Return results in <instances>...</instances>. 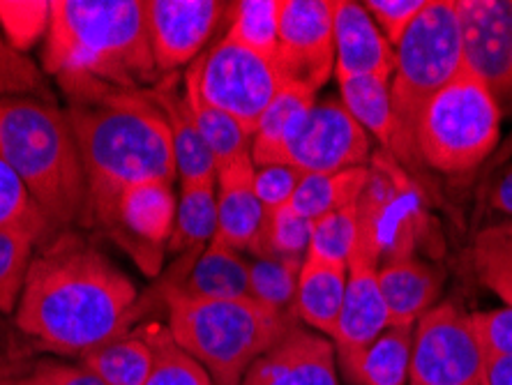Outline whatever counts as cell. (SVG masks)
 Returning <instances> with one entry per match:
<instances>
[{
  "instance_id": "1",
  "label": "cell",
  "mask_w": 512,
  "mask_h": 385,
  "mask_svg": "<svg viewBox=\"0 0 512 385\" xmlns=\"http://www.w3.org/2000/svg\"><path fill=\"white\" fill-rule=\"evenodd\" d=\"M137 289L123 270L86 240L60 233L30 263L17 326L42 349L84 356L130 330Z\"/></svg>"
},
{
  "instance_id": "2",
  "label": "cell",
  "mask_w": 512,
  "mask_h": 385,
  "mask_svg": "<svg viewBox=\"0 0 512 385\" xmlns=\"http://www.w3.org/2000/svg\"><path fill=\"white\" fill-rule=\"evenodd\" d=\"M88 183L90 224L107 226L127 187L178 176L171 132L148 88L63 86Z\"/></svg>"
},
{
  "instance_id": "3",
  "label": "cell",
  "mask_w": 512,
  "mask_h": 385,
  "mask_svg": "<svg viewBox=\"0 0 512 385\" xmlns=\"http://www.w3.org/2000/svg\"><path fill=\"white\" fill-rule=\"evenodd\" d=\"M60 88L100 83L143 90L157 79L143 0H54L42 49Z\"/></svg>"
},
{
  "instance_id": "4",
  "label": "cell",
  "mask_w": 512,
  "mask_h": 385,
  "mask_svg": "<svg viewBox=\"0 0 512 385\" xmlns=\"http://www.w3.org/2000/svg\"><path fill=\"white\" fill-rule=\"evenodd\" d=\"M0 160L21 178L54 229L90 226L88 183L70 116L30 95L0 97Z\"/></svg>"
},
{
  "instance_id": "5",
  "label": "cell",
  "mask_w": 512,
  "mask_h": 385,
  "mask_svg": "<svg viewBox=\"0 0 512 385\" xmlns=\"http://www.w3.org/2000/svg\"><path fill=\"white\" fill-rule=\"evenodd\" d=\"M169 332L180 349L199 360L215 385H240L256 360L296 326V314L254 298H194L176 284L164 289Z\"/></svg>"
},
{
  "instance_id": "6",
  "label": "cell",
  "mask_w": 512,
  "mask_h": 385,
  "mask_svg": "<svg viewBox=\"0 0 512 385\" xmlns=\"http://www.w3.org/2000/svg\"><path fill=\"white\" fill-rule=\"evenodd\" d=\"M395 58L390 79L395 116L393 150L411 157L420 111L464 67L457 0H427L425 10L395 47Z\"/></svg>"
},
{
  "instance_id": "7",
  "label": "cell",
  "mask_w": 512,
  "mask_h": 385,
  "mask_svg": "<svg viewBox=\"0 0 512 385\" xmlns=\"http://www.w3.org/2000/svg\"><path fill=\"white\" fill-rule=\"evenodd\" d=\"M499 130V100L462 67L420 111L413 155L441 173H469L492 153Z\"/></svg>"
},
{
  "instance_id": "8",
  "label": "cell",
  "mask_w": 512,
  "mask_h": 385,
  "mask_svg": "<svg viewBox=\"0 0 512 385\" xmlns=\"http://www.w3.org/2000/svg\"><path fill=\"white\" fill-rule=\"evenodd\" d=\"M185 74L199 88L203 100L236 118L250 134L282 88L280 74L270 60L224 37L220 44L194 60Z\"/></svg>"
},
{
  "instance_id": "9",
  "label": "cell",
  "mask_w": 512,
  "mask_h": 385,
  "mask_svg": "<svg viewBox=\"0 0 512 385\" xmlns=\"http://www.w3.org/2000/svg\"><path fill=\"white\" fill-rule=\"evenodd\" d=\"M487 362L469 316L455 305H434L413 330L411 385H485Z\"/></svg>"
},
{
  "instance_id": "10",
  "label": "cell",
  "mask_w": 512,
  "mask_h": 385,
  "mask_svg": "<svg viewBox=\"0 0 512 385\" xmlns=\"http://www.w3.org/2000/svg\"><path fill=\"white\" fill-rule=\"evenodd\" d=\"M335 0H282L275 70L282 83L316 95L335 74Z\"/></svg>"
},
{
  "instance_id": "11",
  "label": "cell",
  "mask_w": 512,
  "mask_h": 385,
  "mask_svg": "<svg viewBox=\"0 0 512 385\" xmlns=\"http://www.w3.org/2000/svg\"><path fill=\"white\" fill-rule=\"evenodd\" d=\"M176 208L171 183L148 180L132 185L120 194L104 231L137 261L143 273L157 275L176 222Z\"/></svg>"
},
{
  "instance_id": "12",
  "label": "cell",
  "mask_w": 512,
  "mask_h": 385,
  "mask_svg": "<svg viewBox=\"0 0 512 385\" xmlns=\"http://www.w3.org/2000/svg\"><path fill=\"white\" fill-rule=\"evenodd\" d=\"M379 259V243L358 229L356 247L346 263L342 312L333 332V344L344 362L356 358L390 328L388 307L379 286Z\"/></svg>"
},
{
  "instance_id": "13",
  "label": "cell",
  "mask_w": 512,
  "mask_h": 385,
  "mask_svg": "<svg viewBox=\"0 0 512 385\" xmlns=\"http://www.w3.org/2000/svg\"><path fill=\"white\" fill-rule=\"evenodd\" d=\"M372 141L342 102L314 104L286 148V162L303 173H335L370 160Z\"/></svg>"
},
{
  "instance_id": "14",
  "label": "cell",
  "mask_w": 512,
  "mask_h": 385,
  "mask_svg": "<svg viewBox=\"0 0 512 385\" xmlns=\"http://www.w3.org/2000/svg\"><path fill=\"white\" fill-rule=\"evenodd\" d=\"M464 70L496 100L512 95V0H457Z\"/></svg>"
},
{
  "instance_id": "15",
  "label": "cell",
  "mask_w": 512,
  "mask_h": 385,
  "mask_svg": "<svg viewBox=\"0 0 512 385\" xmlns=\"http://www.w3.org/2000/svg\"><path fill=\"white\" fill-rule=\"evenodd\" d=\"M224 12L217 0H146L150 49L157 74L192 65Z\"/></svg>"
},
{
  "instance_id": "16",
  "label": "cell",
  "mask_w": 512,
  "mask_h": 385,
  "mask_svg": "<svg viewBox=\"0 0 512 385\" xmlns=\"http://www.w3.org/2000/svg\"><path fill=\"white\" fill-rule=\"evenodd\" d=\"M240 385H340L333 344L293 326L247 369Z\"/></svg>"
},
{
  "instance_id": "17",
  "label": "cell",
  "mask_w": 512,
  "mask_h": 385,
  "mask_svg": "<svg viewBox=\"0 0 512 385\" xmlns=\"http://www.w3.org/2000/svg\"><path fill=\"white\" fill-rule=\"evenodd\" d=\"M335 77L393 79L395 49L374 24L370 12L356 0H335Z\"/></svg>"
},
{
  "instance_id": "18",
  "label": "cell",
  "mask_w": 512,
  "mask_h": 385,
  "mask_svg": "<svg viewBox=\"0 0 512 385\" xmlns=\"http://www.w3.org/2000/svg\"><path fill=\"white\" fill-rule=\"evenodd\" d=\"M254 171L252 155L217 169V233L213 240L233 252H250L263 222V208L254 192Z\"/></svg>"
},
{
  "instance_id": "19",
  "label": "cell",
  "mask_w": 512,
  "mask_h": 385,
  "mask_svg": "<svg viewBox=\"0 0 512 385\" xmlns=\"http://www.w3.org/2000/svg\"><path fill=\"white\" fill-rule=\"evenodd\" d=\"M381 296L386 300L390 326L413 328L434 307L441 279L427 263L411 256H395L379 266Z\"/></svg>"
},
{
  "instance_id": "20",
  "label": "cell",
  "mask_w": 512,
  "mask_h": 385,
  "mask_svg": "<svg viewBox=\"0 0 512 385\" xmlns=\"http://www.w3.org/2000/svg\"><path fill=\"white\" fill-rule=\"evenodd\" d=\"M148 93L164 113V120L169 125L180 185L199 183V180H215L217 164L206 148V143H203L197 125H194L185 90L180 93L176 79H167L148 88Z\"/></svg>"
},
{
  "instance_id": "21",
  "label": "cell",
  "mask_w": 512,
  "mask_h": 385,
  "mask_svg": "<svg viewBox=\"0 0 512 385\" xmlns=\"http://www.w3.org/2000/svg\"><path fill=\"white\" fill-rule=\"evenodd\" d=\"M314 104V93L310 90L282 83L275 100L261 113L252 132L250 155L256 169L286 162V148L298 134Z\"/></svg>"
},
{
  "instance_id": "22",
  "label": "cell",
  "mask_w": 512,
  "mask_h": 385,
  "mask_svg": "<svg viewBox=\"0 0 512 385\" xmlns=\"http://www.w3.org/2000/svg\"><path fill=\"white\" fill-rule=\"evenodd\" d=\"M346 291V266L344 263L321 261L305 254L298 275L296 291V316L307 326L319 330L321 335L333 339V332L340 319Z\"/></svg>"
},
{
  "instance_id": "23",
  "label": "cell",
  "mask_w": 512,
  "mask_h": 385,
  "mask_svg": "<svg viewBox=\"0 0 512 385\" xmlns=\"http://www.w3.org/2000/svg\"><path fill=\"white\" fill-rule=\"evenodd\" d=\"M153 360V344L143 326L127 330L79 358L81 365L107 385H146Z\"/></svg>"
},
{
  "instance_id": "24",
  "label": "cell",
  "mask_w": 512,
  "mask_h": 385,
  "mask_svg": "<svg viewBox=\"0 0 512 385\" xmlns=\"http://www.w3.org/2000/svg\"><path fill=\"white\" fill-rule=\"evenodd\" d=\"M176 286L194 298H247L250 296V263L240 252H233L213 240L194 261L187 282Z\"/></svg>"
},
{
  "instance_id": "25",
  "label": "cell",
  "mask_w": 512,
  "mask_h": 385,
  "mask_svg": "<svg viewBox=\"0 0 512 385\" xmlns=\"http://www.w3.org/2000/svg\"><path fill=\"white\" fill-rule=\"evenodd\" d=\"M370 173L367 166H353L335 173H305L289 206L307 220H319L333 210L360 201Z\"/></svg>"
},
{
  "instance_id": "26",
  "label": "cell",
  "mask_w": 512,
  "mask_h": 385,
  "mask_svg": "<svg viewBox=\"0 0 512 385\" xmlns=\"http://www.w3.org/2000/svg\"><path fill=\"white\" fill-rule=\"evenodd\" d=\"M217 233V180L180 185L176 222L167 247L171 252H203Z\"/></svg>"
},
{
  "instance_id": "27",
  "label": "cell",
  "mask_w": 512,
  "mask_h": 385,
  "mask_svg": "<svg viewBox=\"0 0 512 385\" xmlns=\"http://www.w3.org/2000/svg\"><path fill=\"white\" fill-rule=\"evenodd\" d=\"M411 344L413 328L390 326L344 365L353 379L363 385H404L409 381Z\"/></svg>"
},
{
  "instance_id": "28",
  "label": "cell",
  "mask_w": 512,
  "mask_h": 385,
  "mask_svg": "<svg viewBox=\"0 0 512 385\" xmlns=\"http://www.w3.org/2000/svg\"><path fill=\"white\" fill-rule=\"evenodd\" d=\"M183 83L194 125H197L203 143H206L210 155H213L217 169L231 164L233 160H238V157L250 155L252 134L247 132L236 118H231L229 113H224L203 100L199 88L194 86V81L187 77V74Z\"/></svg>"
},
{
  "instance_id": "29",
  "label": "cell",
  "mask_w": 512,
  "mask_h": 385,
  "mask_svg": "<svg viewBox=\"0 0 512 385\" xmlns=\"http://www.w3.org/2000/svg\"><path fill=\"white\" fill-rule=\"evenodd\" d=\"M342 107L349 116L370 134L379 139L383 148L393 150L395 116L390 104V79L356 77L340 81Z\"/></svg>"
},
{
  "instance_id": "30",
  "label": "cell",
  "mask_w": 512,
  "mask_h": 385,
  "mask_svg": "<svg viewBox=\"0 0 512 385\" xmlns=\"http://www.w3.org/2000/svg\"><path fill=\"white\" fill-rule=\"evenodd\" d=\"M282 0H240L231 5V21L224 40L273 63L280 40Z\"/></svg>"
},
{
  "instance_id": "31",
  "label": "cell",
  "mask_w": 512,
  "mask_h": 385,
  "mask_svg": "<svg viewBox=\"0 0 512 385\" xmlns=\"http://www.w3.org/2000/svg\"><path fill=\"white\" fill-rule=\"evenodd\" d=\"M473 270L506 307H512V222L487 226L471 249Z\"/></svg>"
},
{
  "instance_id": "32",
  "label": "cell",
  "mask_w": 512,
  "mask_h": 385,
  "mask_svg": "<svg viewBox=\"0 0 512 385\" xmlns=\"http://www.w3.org/2000/svg\"><path fill=\"white\" fill-rule=\"evenodd\" d=\"M312 238V220L282 206L263 213V222L250 252L256 259H305Z\"/></svg>"
},
{
  "instance_id": "33",
  "label": "cell",
  "mask_w": 512,
  "mask_h": 385,
  "mask_svg": "<svg viewBox=\"0 0 512 385\" xmlns=\"http://www.w3.org/2000/svg\"><path fill=\"white\" fill-rule=\"evenodd\" d=\"M0 229L24 231L37 240V247H47L56 238L54 224L3 160H0Z\"/></svg>"
},
{
  "instance_id": "34",
  "label": "cell",
  "mask_w": 512,
  "mask_h": 385,
  "mask_svg": "<svg viewBox=\"0 0 512 385\" xmlns=\"http://www.w3.org/2000/svg\"><path fill=\"white\" fill-rule=\"evenodd\" d=\"M143 328L155 353L146 385H215L206 367L173 342L169 328L160 323H148Z\"/></svg>"
},
{
  "instance_id": "35",
  "label": "cell",
  "mask_w": 512,
  "mask_h": 385,
  "mask_svg": "<svg viewBox=\"0 0 512 385\" xmlns=\"http://www.w3.org/2000/svg\"><path fill=\"white\" fill-rule=\"evenodd\" d=\"M303 259H254L250 263V298L284 314H296L298 275Z\"/></svg>"
},
{
  "instance_id": "36",
  "label": "cell",
  "mask_w": 512,
  "mask_h": 385,
  "mask_svg": "<svg viewBox=\"0 0 512 385\" xmlns=\"http://www.w3.org/2000/svg\"><path fill=\"white\" fill-rule=\"evenodd\" d=\"M37 240L24 231L0 229V312L12 314L24 291Z\"/></svg>"
},
{
  "instance_id": "37",
  "label": "cell",
  "mask_w": 512,
  "mask_h": 385,
  "mask_svg": "<svg viewBox=\"0 0 512 385\" xmlns=\"http://www.w3.org/2000/svg\"><path fill=\"white\" fill-rule=\"evenodd\" d=\"M358 240V201L312 222V238L307 254L330 263H349Z\"/></svg>"
},
{
  "instance_id": "38",
  "label": "cell",
  "mask_w": 512,
  "mask_h": 385,
  "mask_svg": "<svg viewBox=\"0 0 512 385\" xmlns=\"http://www.w3.org/2000/svg\"><path fill=\"white\" fill-rule=\"evenodd\" d=\"M51 3L47 0H0V33L3 40L24 56L40 37H47Z\"/></svg>"
},
{
  "instance_id": "39",
  "label": "cell",
  "mask_w": 512,
  "mask_h": 385,
  "mask_svg": "<svg viewBox=\"0 0 512 385\" xmlns=\"http://www.w3.org/2000/svg\"><path fill=\"white\" fill-rule=\"evenodd\" d=\"M469 323L487 365L501 358H512V307L469 314Z\"/></svg>"
},
{
  "instance_id": "40",
  "label": "cell",
  "mask_w": 512,
  "mask_h": 385,
  "mask_svg": "<svg viewBox=\"0 0 512 385\" xmlns=\"http://www.w3.org/2000/svg\"><path fill=\"white\" fill-rule=\"evenodd\" d=\"M303 176L305 173L291 164L259 166V169L254 171V192L256 199L261 203L263 213H266V210L289 206Z\"/></svg>"
},
{
  "instance_id": "41",
  "label": "cell",
  "mask_w": 512,
  "mask_h": 385,
  "mask_svg": "<svg viewBox=\"0 0 512 385\" xmlns=\"http://www.w3.org/2000/svg\"><path fill=\"white\" fill-rule=\"evenodd\" d=\"M363 5L383 37L390 42V47L395 49L402 42L406 30L427 7V0H367Z\"/></svg>"
},
{
  "instance_id": "42",
  "label": "cell",
  "mask_w": 512,
  "mask_h": 385,
  "mask_svg": "<svg viewBox=\"0 0 512 385\" xmlns=\"http://www.w3.org/2000/svg\"><path fill=\"white\" fill-rule=\"evenodd\" d=\"M42 88L40 72L26 56L14 51L0 33V97L26 95Z\"/></svg>"
},
{
  "instance_id": "43",
  "label": "cell",
  "mask_w": 512,
  "mask_h": 385,
  "mask_svg": "<svg viewBox=\"0 0 512 385\" xmlns=\"http://www.w3.org/2000/svg\"><path fill=\"white\" fill-rule=\"evenodd\" d=\"M0 385H107L84 365H65L56 360H42L24 376H12Z\"/></svg>"
},
{
  "instance_id": "44",
  "label": "cell",
  "mask_w": 512,
  "mask_h": 385,
  "mask_svg": "<svg viewBox=\"0 0 512 385\" xmlns=\"http://www.w3.org/2000/svg\"><path fill=\"white\" fill-rule=\"evenodd\" d=\"M492 206L501 213L512 215V164L508 166V171L503 173L499 183H496L494 192H492Z\"/></svg>"
},
{
  "instance_id": "45",
  "label": "cell",
  "mask_w": 512,
  "mask_h": 385,
  "mask_svg": "<svg viewBox=\"0 0 512 385\" xmlns=\"http://www.w3.org/2000/svg\"><path fill=\"white\" fill-rule=\"evenodd\" d=\"M485 385H512V358H501L487 365Z\"/></svg>"
},
{
  "instance_id": "46",
  "label": "cell",
  "mask_w": 512,
  "mask_h": 385,
  "mask_svg": "<svg viewBox=\"0 0 512 385\" xmlns=\"http://www.w3.org/2000/svg\"><path fill=\"white\" fill-rule=\"evenodd\" d=\"M14 376V372L10 367H0V383H5V381H10Z\"/></svg>"
}]
</instances>
